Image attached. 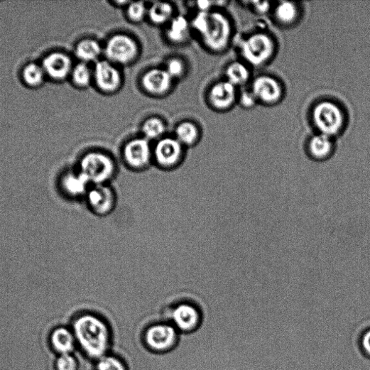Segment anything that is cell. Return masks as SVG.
Listing matches in <instances>:
<instances>
[{
  "label": "cell",
  "mask_w": 370,
  "mask_h": 370,
  "mask_svg": "<svg viewBox=\"0 0 370 370\" xmlns=\"http://www.w3.org/2000/svg\"><path fill=\"white\" fill-rule=\"evenodd\" d=\"M240 53L244 60L254 66L267 63L275 53L273 38L266 33H258L243 40Z\"/></svg>",
  "instance_id": "obj_5"
},
{
  "label": "cell",
  "mask_w": 370,
  "mask_h": 370,
  "mask_svg": "<svg viewBox=\"0 0 370 370\" xmlns=\"http://www.w3.org/2000/svg\"><path fill=\"white\" fill-rule=\"evenodd\" d=\"M173 318L181 331L190 332L197 325L200 314L194 306L189 304H181L174 310Z\"/></svg>",
  "instance_id": "obj_18"
},
{
  "label": "cell",
  "mask_w": 370,
  "mask_h": 370,
  "mask_svg": "<svg viewBox=\"0 0 370 370\" xmlns=\"http://www.w3.org/2000/svg\"><path fill=\"white\" fill-rule=\"evenodd\" d=\"M166 122L158 116H150L142 123L141 131L143 138L149 141H157L166 136Z\"/></svg>",
  "instance_id": "obj_22"
},
{
  "label": "cell",
  "mask_w": 370,
  "mask_h": 370,
  "mask_svg": "<svg viewBox=\"0 0 370 370\" xmlns=\"http://www.w3.org/2000/svg\"><path fill=\"white\" fill-rule=\"evenodd\" d=\"M75 339L91 357L101 359L106 354L109 342L107 325L92 315L78 317L73 324Z\"/></svg>",
  "instance_id": "obj_2"
},
{
  "label": "cell",
  "mask_w": 370,
  "mask_h": 370,
  "mask_svg": "<svg viewBox=\"0 0 370 370\" xmlns=\"http://www.w3.org/2000/svg\"><path fill=\"white\" fill-rule=\"evenodd\" d=\"M40 65L47 77L55 82H63L70 78L74 67L71 58L62 52L48 54Z\"/></svg>",
  "instance_id": "obj_11"
},
{
  "label": "cell",
  "mask_w": 370,
  "mask_h": 370,
  "mask_svg": "<svg viewBox=\"0 0 370 370\" xmlns=\"http://www.w3.org/2000/svg\"><path fill=\"white\" fill-rule=\"evenodd\" d=\"M207 99L214 109L220 111H227L236 102V87L226 80L217 82L210 87Z\"/></svg>",
  "instance_id": "obj_13"
},
{
  "label": "cell",
  "mask_w": 370,
  "mask_h": 370,
  "mask_svg": "<svg viewBox=\"0 0 370 370\" xmlns=\"http://www.w3.org/2000/svg\"><path fill=\"white\" fill-rule=\"evenodd\" d=\"M361 345L366 354L370 356V329L364 334Z\"/></svg>",
  "instance_id": "obj_35"
},
{
  "label": "cell",
  "mask_w": 370,
  "mask_h": 370,
  "mask_svg": "<svg viewBox=\"0 0 370 370\" xmlns=\"http://www.w3.org/2000/svg\"><path fill=\"white\" fill-rule=\"evenodd\" d=\"M140 83L148 95L163 97L172 92L175 81L163 67H153L142 75Z\"/></svg>",
  "instance_id": "obj_10"
},
{
  "label": "cell",
  "mask_w": 370,
  "mask_h": 370,
  "mask_svg": "<svg viewBox=\"0 0 370 370\" xmlns=\"http://www.w3.org/2000/svg\"><path fill=\"white\" fill-rule=\"evenodd\" d=\"M97 370H126V367L118 359L104 356L99 359Z\"/></svg>",
  "instance_id": "obj_31"
},
{
  "label": "cell",
  "mask_w": 370,
  "mask_h": 370,
  "mask_svg": "<svg viewBox=\"0 0 370 370\" xmlns=\"http://www.w3.org/2000/svg\"><path fill=\"white\" fill-rule=\"evenodd\" d=\"M175 7L170 3L155 2L148 6V21L155 26H167L175 16Z\"/></svg>",
  "instance_id": "obj_21"
},
{
  "label": "cell",
  "mask_w": 370,
  "mask_h": 370,
  "mask_svg": "<svg viewBox=\"0 0 370 370\" xmlns=\"http://www.w3.org/2000/svg\"><path fill=\"white\" fill-rule=\"evenodd\" d=\"M185 148L174 136H166L153 146V161L163 170L177 168L183 160Z\"/></svg>",
  "instance_id": "obj_7"
},
{
  "label": "cell",
  "mask_w": 370,
  "mask_h": 370,
  "mask_svg": "<svg viewBox=\"0 0 370 370\" xmlns=\"http://www.w3.org/2000/svg\"><path fill=\"white\" fill-rule=\"evenodd\" d=\"M201 136L199 127L192 121L184 120L175 129L174 137L185 147H192L198 143Z\"/></svg>",
  "instance_id": "obj_20"
},
{
  "label": "cell",
  "mask_w": 370,
  "mask_h": 370,
  "mask_svg": "<svg viewBox=\"0 0 370 370\" xmlns=\"http://www.w3.org/2000/svg\"><path fill=\"white\" fill-rule=\"evenodd\" d=\"M252 4H254L253 6H254L255 11L257 13H265L270 9V4L268 2H254Z\"/></svg>",
  "instance_id": "obj_36"
},
{
  "label": "cell",
  "mask_w": 370,
  "mask_h": 370,
  "mask_svg": "<svg viewBox=\"0 0 370 370\" xmlns=\"http://www.w3.org/2000/svg\"><path fill=\"white\" fill-rule=\"evenodd\" d=\"M116 165L113 158L100 151H91L81 158L79 172L93 185H107L114 178Z\"/></svg>",
  "instance_id": "obj_3"
},
{
  "label": "cell",
  "mask_w": 370,
  "mask_h": 370,
  "mask_svg": "<svg viewBox=\"0 0 370 370\" xmlns=\"http://www.w3.org/2000/svg\"><path fill=\"white\" fill-rule=\"evenodd\" d=\"M51 342L54 349L60 354H70L75 347L72 334L65 327H58L53 332Z\"/></svg>",
  "instance_id": "obj_25"
},
{
  "label": "cell",
  "mask_w": 370,
  "mask_h": 370,
  "mask_svg": "<svg viewBox=\"0 0 370 370\" xmlns=\"http://www.w3.org/2000/svg\"><path fill=\"white\" fill-rule=\"evenodd\" d=\"M226 80L235 87L244 85L251 77L248 67L239 62H234L228 65L225 71Z\"/></svg>",
  "instance_id": "obj_26"
},
{
  "label": "cell",
  "mask_w": 370,
  "mask_h": 370,
  "mask_svg": "<svg viewBox=\"0 0 370 370\" xmlns=\"http://www.w3.org/2000/svg\"><path fill=\"white\" fill-rule=\"evenodd\" d=\"M74 53L80 62L94 65L104 55V45L95 38H86L77 43Z\"/></svg>",
  "instance_id": "obj_17"
},
{
  "label": "cell",
  "mask_w": 370,
  "mask_h": 370,
  "mask_svg": "<svg viewBox=\"0 0 370 370\" xmlns=\"http://www.w3.org/2000/svg\"><path fill=\"white\" fill-rule=\"evenodd\" d=\"M312 119L320 133L329 137L339 134L344 125V115L342 109L329 101L322 102L314 107Z\"/></svg>",
  "instance_id": "obj_6"
},
{
  "label": "cell",
  "mask_w": 370,
  "mask_h": 370,
  "mask_svg": "<svg viewBox=\"0 0 370 370\" xmlns=\"http://www.w3.org/2000/svg\"><path fill=\"white\" fill-rule=\"evenodd\" d=\"M176 339L175 329L166 324L151 326L146 334L148 347L157 351L169 349L175 344Z\"/></svg>",
  "instance_id": "obj_15"
},
{
  "label": "cell",
  "mask_w": 370,
  "mask_h": 370,
  "mask_svg": "<svg viewBox=\"0 0 370 370\" xmlns=\"http://www.w3.org/2000/svg\"><path fill=\"white\" fill-rule=\"evenodd\" d=\"M122 158L126 165L134 170H146L153 158V146L143 136L129 140L122 148Z\"/></svg>",
  "instance_id": "obj_9"
},
{
  "label": "cell",
  "mask_w": 370,
  "mask_h": 370,
  "mask_svg": "<svg viewBox=\"0 0 370 370\" xmlns=\"http://www.w3.org/2000/svg\"><path fill=\"white\" fill-rule=\"evenodd\" d=\"M175 82L181 80L187 74V64L181 58L173 57L169 58L163 67Z\"/></svg>",
  "instance_id": "obj_30"
},
{
  "label": "cell",
  "mask_w": 370,
  "mask_h": 370,
  "mask_svg": "<svg viewBox=\"0 0 370 370\" xmlns=\"http://www.w3.org/2000/svg\"><path fill=\"white\" fill-rule=\"evenodd\" d=\"M239 101L244 107L251 108L256 104L257 99L251 90L243 91L240 94Z\"/></svg>",
  "instance_id": "obj_33"
},
{
  "label": "cell",
  "mask_w": 370,
  "mask_h": 370,
  "mask_svg": "<svg viewBox=\"0 0 370 370\" xmlns=\"http://www.w3.org/2000/svg\"><path fill=\"white\" fill-rule=\"evenodd\" d=\"M61 185L65 192L71 197L87 195L92 186L80 172L65 175L61 181Z\"/></svg>",
  "instance_id": "obj_19"
},
{
  "label": "cell",
  "mask_w": 370,
  "mask_h": 370,
  "mask_svg": "<svg viewBox=\"0 0 370 370\" xmlns=\"http://www.w3.org/2000/svg\"><path fill=\"white\" fill-rule=\"evenodd\" d=\"M140 55L141 48L137 40L127 33L113 34L104 45L105 59L119 67L134 64Z\"/></svg>",
  "instance_id": "obj_4"
},
{
  "label": "cell",
  "mask_w": 370,
  "mask_h": 370,
  "mask_svg": "<svg viewBox=\"0 0 370 370\" xmlns=\"http://www.w3.org/2000/svg\"><path fill=\"white\" fill-rule=\"evenodd\" d=\"M87 196L91 210L97 215L107 216L115 208L116 195L108 185L92 186Z\"/></svg>",
  "instance_id": "obj_12"
},
{
  "label": "cell",
  "mask_w": 370,
  "mask_h": 370,
  "mask_svg": "<svg viewBox=\"0 0 370 370\" xmlns=\"http://www.w3.org/2000/svg\"><path fill=\"white\" fill-rule=\"evenodd\" d=\"M70 78L76 88L88 89L94 84L93 67L83 62L74 65Z\"/></svg>",
  "instance_id": "obj_24"
},
{
  "label": "cell",
  "mask_w": 370,
  "mask_h": 370,
  "mask_svg": "<svg viewBox=\"0 0 370 370\" xmlns=\"http://www.w3.org/2000/svg\"><path fill=\"white\" fill-rule=\"evenodd\" d=\"M23 84L31 89L42 87L48 77L42 65L29 63L26 65L21 72Z\"/></svg>",
  "instance_id": "obj_23"
},
{
  "label": "cell",
  "mask_w": 370,
  "mask_h": 370,
  "mask_svg": "<svg viewBox=\"0 0 370 370\" xmlns=\"http://www.w3.org/2000/svg\"><path fill=\"white\" fill-rule=\"evenodd\" d=\"M148 6L145 2H130L126 8V15L129 21L138 24L148 18Z\"/></svg>",
  "instance_id": "obj_29"
},
{
  "label": "cell",
  "mask_w": 370,
  "mask_h": 370,
  "mask_svg": "<svg viewBox=\"0 0 370 370\" xmlns=\"http://www.w3.org/2000/svg\"><path fill=\"white\" fill-rule=\"evenodd\" d=\"M332 137L324 134L314 136L309 142L310 154L317 158H322L330 155L333 150Z\"/></svg>",
  "instance_id": "obj_27"
},
{
  "label": "cell",
  "mask_w": 370,
  "mask_h": 370,
  "mask_svg": "<svg viewBox=\"0 0 370 370\" xmlns=\"http://www.w3.org/2000/svg\"><path fill=\"white\" fill-rule=\"evenodd\" d=\"M56 366L58 370H77V363L70 354H60L57 360Z\"/></svg>",
  "instance_id": "obj_32"
},
{
  "label": "cell",
  "mask_w": 370,
  "mask_h": 370,
  "mask_svg": "<svg viewBox=\"0 0 370 370\" xmlns=\"http://www.w3.org/2000/svg\"><path fill=\"white\" fill-rule=\"evenodd\" d=\"M192 33L209 51L215 53L224 52L232 39V26L229 18L223 13L214 10L210 12H197L190 20Z\"/></svg>",
  "instance_id": "obj_1"
},
{
  "label": "cell",
  "mask_w": 370,
  "mask_h": 370,
  "mask_svg": "<svg viewBox=\"0 0 370 370\" xmlns=\"http://www.w3.org/2000/svg\"><path fill=\"white\" fill-rule=\"evenodd\" d=\"M165 34L173 45L186 44L192 34L190 20L183 15H176L166 26Z\"/></svg>",
  "instance_id": "obj_16"
},
{
  "label": "cell",
  "mask_w": 370,
  "mask_h": 370,
  "mask_svg": "<svg viewBox=\"0 0 370 370\" xmlns=\"http://www.w3.org/2000/svg\"><path fill=\"white\" fill-rule=\"evenodd\" d=\"M94 84L99 92L112 95L123 85V75L120 67L106 59H102L93 66Z\"/></svg>",
  "instance_id": "obj_8"
},
{
  "label": "cell",
  "mask_w": 370,
  "mask_h": 370,
  "mask_svg": "<svg viewBox=\"0 0 370 370\" xmlns=\"http://www.w3.org/2000/svg\"><path fill=\"white\" fill-rule=\"evenodd\" d=\"M275 16L281 23L291 24L298 18V7L293 3L281 2L276 9Z\"/></svg>",
  "instance_id": "obj_28"
},
{
  "label": "cell",
  "mask_w": 370,
  "mask_h": 370,
  "mask_svg": "<svg viewBox=\"0 0 370 370\" xmlns=\"http://www.w3.org/2000/svg\"><path fill=\"white\" fill-rule=\"evenodd\" d=\"M251 92L257 101L266 104H276L283 94L279 82L267 75L260 76L254 81Z\"/></svg>",
  "instance_id": "obj_14"
},
{
  "label": "cell",
  "mask_w": 370,
  "mask_h": 370,
  "mask_svg": "<svg viewBox=\"0 0 370 370\" xmlns=\"http://www.w3.org/2000/svg\"><path fill=\"white\" fill-rule=\"evenodd\" d=\"M217 4L215 2L210 1H198L195 3V8L197 12H210L215 10L214 6Z\"/></svg>",
  "instance_id": "obj_34"
}]
</instances>
